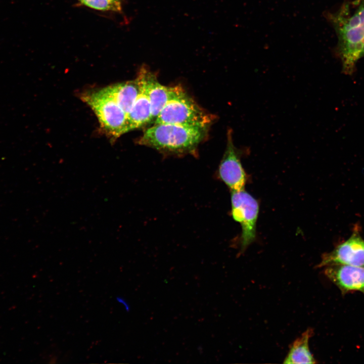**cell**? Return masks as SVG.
<instances>
[{"label":"cell","instance_id":"cell-2","mask_svg":"<svg viewBox=\"0 0 364 364\" xmlns=\"http://www.w3.org/2000/svg\"><path fill=\"white\" fill-rule=\"evenodd\" d=\"M207 129L176 124L154 123L145 131L138 143L161 151L190 153L205 138Z\"/></svg>","mask_w":364,"mask_h":364},{"label":"cell","instance_id":"cell-6","mask_svg":"<svg viewBox=\"0 0 364 364\" xmlns=\"http://www.w3.org/2000/svg\"><path fill=\"white\" fill-rule=\"evenodd\" d=\"M226 146L218 168V175L221 180L231 191L244 190L246 182L245 170L241 162V155L249 153V149H241L235 147L233 143V131H227Z\"/></svg>","mask_w":364,"mask_h":364},{"label":"cell","instance_id":"cell-8","mask_svg":"<svg viewBox=\"0 0 364 364\" xmlns=\"http://www.w3.org/2000/svg\"><path fill=\"white\" fill-rule=\"evenodd\" d=\"M147 65H143L136 78L139 84V94L137 98L127 115L126 132L142 127L152 120L150 102L148 95L146 70Z\"/></svg>","mask_w":364,"mask_h":364},{"label":"cell","instance_id":"cell-15","mask_svg":"<svg viewBox=\"0 0 364 364\" xmlns=\"http://www.w3.org/2000/svg\"><path fill=\"white\" fill-rule=\"evenodd\" d=\"M111 2L115 3L118 5H122V2L121 0H109Z\"/></svg>","mask_w":364,"mask_h":364},{"label":"cell","instance_id":"cell-10","mask_svg":"<svg viewBox=\"0 0 364 364\" xmlns=\"http://www.w3.org/2000/svg\"><path fill=\"white\" fill-rule=\"evenodd\" d=\"M146 81L153 121L173 96L176 85L167 86L161 84L158 81L155 73L151 71L147 66L146 70Z\"/></svg>","mask_w":364,"mask_h":364},{"label":"cell","instance_id":"cell-12","mask_svg":"<svg viewBox=\"0 0 364 364\" xmlns=\"http://www.w3.org/2000/svg\"><path fill=\"white\" fill-rule=\"evenodd\" d=\"M106 88L127 115L139 94V84L136 79L110 85Z\"/></svg>","mask_w":364,"mask_h":364},{"label":"cell","instance_id":"cell-3","mask_svg":"<svg viewBox=\"0 0 364 364\" xmlns=\"http://www.w3.org/2000/svg\"><path fill=\"white\" fill-rule=\"evenodd\" d=\"M214 117L199 106L180 85L160 111L154 123L208 128Z\"/></svg>","mask_w":364,"mask_h":364},{"label":"cell","instance_id":"cell-13","mask_svg":"<svg viewBox=\"0 0 364 364\" xmlns=\"http://www.w3.org/2000/svg\"><path fill=\"white\" fill-rule=\"evenodd\" d=\"M80 4L88 8L103 12L121 13L122 5H118L109 0H78Z\"/></svg>","mask_w":364,"mask_h":364},{"label":"cell","instance_id":"cell-4","mask_svg":"<svg viewBox=\"0 0 364 364\" xmlns=\"http://www.w3.org/2000/svg\"><path fill=\"white\" fill-rule=\"evenodd\" d=\"M81 97L108 133L116 138L126 133L127 114L106 87L84 94Z\"/></svg>","mask_w":364,"mask_h":364},{"label":"cell","instance_id":"cell-9","mask_svg":"<svg viewBox=\"0 0 364 364\" xmlns=\"http://www.w3.org/2000/svg\"><path fill=\"white\" fill-rule=\"evenodd\" d=\"M324 271L343 295L351 291L364 294V266L333 265L327 266Z\"/></svg>","mask_w":364,"mask_h":364},{"label":"cell","instance_id":"cell-11","mask_svg":"<svg viewBox=\"0 0 364 364\" xmlns=\"http://www.w3.org/2000/svg\"><path fill=\"white\" fill-rule=\"evenodd\" d=\"M313 333V330L308 328L292 343L284 359V363H316L309 347V339Z\"/></svg>","mask_w":364,"mask_h":364},{"label":"cell","instance_id":"cell-5","mask_svg":"<svg viewBox=\"0 0 364 364\" xmlns=\"http://www.w3.org/2000/svg\"><path fill=\"white\" fill-rule=\"evenodd\" d=\"M232 215L242 227L240 252L243 253L256 236L259 205L257 200L244 190L231 191Z\"/></svg>","mask_w":364,"mask_h":364},{"label":"cell","instance_id":"cell-14","mask_svg":"<svg viewBox=\"0 0 364 364\" xmlns=\"http://www.w3.org/2000/svg\"><path fill=\"white\" fill-rule=\"evenodd\" d=\"M116 300L119 303H122L125 307L126 309L128 310L129 306H128L127 303L126 302V301L124 300V299H123L122 297H117L116 298Z\"/></svg>","mask_w":364,"mask_h":364},{"label":"cell","instance_id":"cell-7","mask_svg":"<svg viewBox=\"0 0 364 364\" xmlns=\"http://www.w3.org/2000/svg\"><path fill=\"white\" fill-rule=\"evenodd\" d=\"M333 265L364 266V239L358 230H354L348 239L324 254L317 267Z\"/></svg>","mask_w":364,"mask_h":364},{"label":"cell","instance_id":"cell-1","mask_svg":"<svg viewBox=\"0 0 364 364\" xmlns=\"http://www.w3.org/2000/svg\"><path fill=\"white\" fill-rule=\"evenodd\" d=\"M331 20L338 36L342 72L352 75L357 62L364 57V0L344 3Z\"/></svg>","mask_w":364,"mask_h":364}]
</instances>
